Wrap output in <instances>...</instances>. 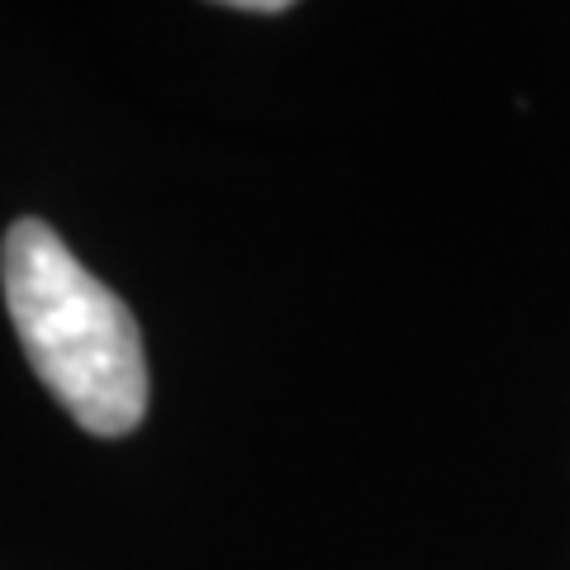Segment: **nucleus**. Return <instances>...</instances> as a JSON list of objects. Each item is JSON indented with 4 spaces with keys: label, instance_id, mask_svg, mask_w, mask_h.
I'll list each match as a JSON object with an SVG mask.
<instances>
[{
    "label": "nucleus",
    "instance_id": "obj_1",
    "mask_svg": "<svg viewBox=\"0 0 570 570\" xmlns=\"http://www.w3.org/2000/svg\"><path fill=\"white\" fill-rule=\"evenodd\" d=\"M0 281L10 324L52 400L96 438L134 433L148 414V362L129 305L43 219L10 224Z\"/></svg>",
    "mask_w": 570,
    "mask_h": 570
}]
</instances>
